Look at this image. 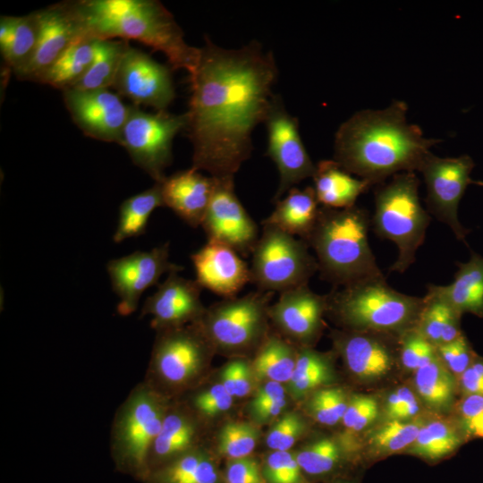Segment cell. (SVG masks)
Returning a JSON list of instances; mask_svg holds the SVG:
<instances>
[{"instance_id": "cell-51", "label": "cell", "mask_w": 483, "mask_h": 483, "mask_svg": "<svg viewBox=\"0 0 483 483\" xmlns=\"http://www.w3.org/2000/svg\"><path fill=\"white\" fill-rule=\"evenodd\" d=\"M461 386L470 394L483 396V363L469 366L461 375Z\"/></svg>"}, {"instance_id": "cell-36", "label": "cell", "mask_w": 483, "mask_h": 483, "mask_svg": "<svg viewBox=\"0 0 483 483\" xmlns=\"http://www.w3.org/2000/svg\"><path fill=\"white\" fill-rule=\"evenodd\" d=\"M460 442V436L453 427L445 421L435 420L420 428L409 452L435 461L450 454Z\"/></svg>"}, {"instance_id": "cell-46", "label": "cell", "mask_w": 483, "mask_h": 483, "mask_svg": "<svg viewBox=\"0 0 483 483\" xmlns=\"http://www.w3.org/2000/svg\"><path fill=\"white\" fill-rule=\"evenodd\" d=\"M436 349L440 359L455 374L462 375L469 367L470 350L464 335H461L455 340L441 344Z\"/></svg>"}, {"instance_id": "cell-32", "label": "cell", "mask_w": 483, "mask_h": 483, "mask_svg": "<svg viewBox=\"0 0 483 483\" xmlns=\"http://www.w3.org/2000/svg\"><path fill=\"white\" fill-rule=\"evenodd\" d=\"M297 354L290 342L267 335L251 364L253 374L260 379L287 384L292 377Z\"/></svg>"}, {"instance_id": "cell-29", "label": "cell", "mask_w": 483, "mask_h": 483, "mask_svg": "<svg viewBox=\"0 0 483 483\" xmlns=\"http://www.w3.org/2000/svg\"><path fill=\"white\" fill-rule=\"evenodd\" d=\"M149 483H218V470L211 456L197 447L149 471Z\"/></svg>"}, {"instance_id": "cell-25", "label": "cell", "mask_w": 483, "mask_h": 483, "mask_svg": "<svg viewBox=\"0 0 483 483\" xmlns=\"http://www.w3.org/2000/svg\"><path fill=\"white\" fill-rule=\"evenodd\" d=\"M275 202L274 211L261 224L275 226L306 242L320 210L314 188L308 186L300 190L293 187L287 191L285 197Z\"/></svg>"}, {"instance_id": "cell-22", "label": "cell", "mask_w": 483, "mask_h": 483, "mask_svg": "<svg viewBox=\"0 0 483 483\" xmlns=\"http://www.w3.org/2000/svg\"><path fill=\"white\" fill-rule=\"evenodd\" d=\"M164 206L191 227L201 226L216 185V178L192 167L165 176L158 182Z\"/></svg>"}, {"instance_id": "cell-55", "label": "cell", "mask_w": 483, "mask_h": 483, "mask_svg": "<svg viewBox=\"0 0 483 483\" xmlns=\"http://www.w3.org/2000/svg\"><path fill=\"white\" fill-rule=\"evenodd\" d=\"M471 183L476 184L478 186L483 187V181H473L472 180Z\"/></svg>"}, {"instance_id": "cell-5", "label": "cell", "mask_w": 483, "mask_h": 483, "mask_svg": "<svg viewBox=\"0 0 483 483\" xmlns=\"http://www.w3.org/2000/svg\"><path fill=\"white\" fill-rule=\"evenodd\" d=\"M419 180L415 172L400 173L375 191L371 224L375 233L393 242L398 250L390 272H405L416 259L431 216L419 197Z\"/></svg>"}, {"instance_id": "cell-43", "label": "cell", "mask_w": 483, "mask_h": 483, "mask_svg": "<svg viewBox=\"0 0 483 483\" xmlns=\"http://www.w3.org/2000/svg\"><path fill=\"white\" fill-rule=\"evenodd\" d=\"M305 424L296 412L283 415L267 435V445L274 451H289L302 435Z\"/></svg>"}, {"instance_id": "cell-47", "label": "cell", "mask_w": 483, "mask_h": 483, "mask_svg": "<svg viewBox=\"0 0 483 483\" xmlns=\"http://www.w3.org/2000/svg\"><path fill=\"white\" fill-rule=\"evenodd\" d=\"M225 478L226 483H263L264 476L257 461L249 456L230 460Z\"/></svg>"}, {"instance_id": "cell-34", "label": "cell", "mask_w": 483, "mask_h": 483, "mask_svg": "<svg viewBox=\"0 0 483 483\" xmlns=\"http://www.w3.org/2000/svg\"><path fill=\"white\" fill-rule=\"evenodd\" d=\"M127 46L128 42L124 40L97 39L90 66L81 79L68 89L97 90L113 87Z\"/></svg>"}, {"instance_id": "cell-50", "label": "cell", "mask_w": 483, "mask_h": 483, "mask_svg": "<svg viewBox=\"0 0 483 483\" xmlns=\"http://www.w3.org/2000/svg\"><path fill=\"white\" fill-rule=\"evenodd\" d=\"M286 399V391L282 384L277 382L267 381L259 387L252 399L250 411V414L261 408L276 402Z\"/></svg>"}, {"instance_id": "cell-20", "label": "cell", "mask_w": 483, "mask_h": 483, "mask_svg": "<svg viewBox=\"0 0 483 483\" xmlns=\"http://www.w3.org/2000/svg\"><path fill=\"white\" fill-rule=\"evenodd\" d=\"M326 309L327 295H319L304 284L281 292L269 307V318L282 335L308 344L319 334Z\"/></svg>"}, {"instance_id": "cell-9", "label": "cell", "mask_w": 483, "mask_h": 483, "mask_svg": "<svg viewBox=\"0 0 483 483\" xmlns=\"http://www.w3.org/2000/svg\"><path fill=\"white\" fill-rule=\"evenodd\" d=\"M274 292H253L224 299L195 322L214 350L243 352L259 348L267 336L269 301Z\"/></svg>"}, {"instance_id": "cell-41", "label": "cell", "mask_w": 483, "mask_h": 483, "mask_svg": "<svg viewBox=\"0 0 483 483\" xmlns=\"http://www.w3.org/2000/svg\"><path fill=\"white\" fill-rule=\"evenodd\" d=\"M348 402L341 388H325L313 394L308 407L318 422L332 426L343 419Z\"/></svg>"}, {"instance_id": "cell-18", "label": "cell", "mask_w": 483, "mask_h": 483, "mask_svg": "<svg viewBox=\"0 0 483 483\" xmlns=\"http://www.w3.org/2000/svg\"><path fill=\"white\" fill-rule=\"evenodd\" d=\"M64 100L74 123L93 139L119 143L131 106L109 89L64 90Z\"/></svg>"}, {"instance_id": "cell-37", "label": "cell", "mask_w": 483, "mask_h": 483, "mask_svg": "<svg viewBox=\"0 0 483 483\" xmlns=\"http://www.w3.org/2000/svg\"><path fill=\"white\" fill-rule=\"evenodd\" d=\"M295 456L302 472L321 476L337 466L341 453L338 445L333 439L322 438L305 446Z\"/></svg>"}, {"instance_id": "cell-13", "label": "cell", "mask_w": 483, "mask_h": 483, "mask_svg": "<svg viewBox=\"0 0 483 483\" xmlns=\"http://www.w3.org/2000/svg\"><path fill=\"white\" fill-rule=\"evenodd\" d=\"M264 123L267 131V155L280 175L274 197L276 201L296 184L312 177L316 165L302 142L297 118L288 113L280 96L274 95Z\"/></svg>"}, {"instance_id": "cell-54", "label": "cell", "mask_w": 483, "mask_h": 483, "mask_svg": "<svg viewBox=\"0 0 483 483\" xmlns=\"http://www.w3.org/2000/svg\"><path fill=\"white\" fill-rule=\"evenodd\" d=\"M286 399L276 402L255 411L251 416L258 422L265 423L275 419L285 408Z\"/></svg>"}, {"instance_id": "cell-16", "label": "cell", "mask_w": 483, "mask_h": 483, "mask_svg": "<svg viewBox=\"0 0 483 483\" xmlns=\"http://www.w3.org/2000/svg\"><path fill=\"white\" fill-rule=\"evenodd\" d=\"M38 34L29 62L15 75L39 82L45 72L77 39L88 35L73 3H62L36 12Z\"/></svg>"}, {"instance_id": "cell-12", "label": "cell", "mask_w": 483, "mask_h": 483, "mask_svg": "<svg viewBox=\"0 0 483 483\" xmlns=\"http://www.w3.org/2000/svg\"><path fill=\"white\" fill-rule=\"evenodd\" d=\"M474 166V161L468 155L440 157L430 152L418 171L426 184L428 212L445 224L456 239L465 243L470 230L460 223L458 207L467 186L471 184L470 175Z\"/></svg>"}, {"instance_id": "cell-40", "label": "cell", "mask_w": 483, "mask_h": 483, "mask_svg": "<svg viewBox=\"0 0 483 483\" xmlns=\"http://www.w3.org/2000/svg\"><path fill=\"white\" fill-rule=\"evenodd\" d=\"M422 426L392 419L380 427L372 436V445L380 453H394L410 447Z\"/></svg>"}, {"instance_id": "cell-33", "label": "cell", "mask_w": 483, "mask_h": 483, "mask_svg": "<svg viewBox=\"0 0 483 483\" xmlns=\"http://www.w3.org/2000/svg\"><path fill=\"white\" fill-rule=\"evenodd\" d=\"M159 207H164V201L158 182L123 200L113 241L118 243L143 234L151 214Z\"/></svg>"}, {"instance_id": "cell-14", "label": "cell", "mask_w": 483, "mask_h": 483, "mask_svg": "<svg viewBox=\"0 0 483 483\" xmlns=\"http://www.w3.org/2000/svg\"><path fill=\"white\" fill-rule=\"evenodd\" d=\"M201 226L208 240L225 244L242 256L251 254L259 238L258 225L239 200L232 177L216 178Z\"/></svg>"}, {"instance_id": "cell-24", "label": "cell", "mask_w": 483, "mask_h": 483, "mask_svg": "<svg viewBox=\"0 0 483 483\" xmlns=\"http://www.w3.org/2000/svg\"><path fill=\"white\" fill-rule=\"evenodd\" d=\"M335 343L347 368L361 379L378 378L391 369L390 349L384 342L363 331L341 335Z\"/></svg>"}, {"instance_id": "cell-39", "label": "cell", "mask_w": 483, "mask_h": 483, "mask_svg": "<svg viewBox=\"0 0 483 483\" xmlns=\"http://www.w3.org/2000/svg\"><path fill=\"white\" fill-rule=\"evenodd\" d=\"M190 392L191 394L183 403L199 418L217 416L228 411L233 401L220 382L200 389L193 388Z\"/></svg>"}, {"instance_id": "cell-23", "label": "cell", "mask_w": 483, "mask_h": 483, "mask_svg": "<svg viewBox=\"0 0 483 483\" xmlns=\"http://www.w3.org/2000/svg\"><path fill=\"white\" fill-rule=\"evenodd\" d=\"M200 428L199 417L183 402L172 400L151 449L149 471L199 447Z\"/></svg>"}, {"instance_id": "cell-30", "label": "cell", "mask_w": 483, "mask_h": 483, "mask_svg": "<svg viewBox=\"0 0 483 483\" xmlns=\"http://www.w3.org/2000/svg\"><path fill=\"white\" fill-rule=\"evenodd\" d=\"M460 313L446 301L428 288L418 318V332L436 348L450 343L462 334L459 329Z\"/></svg>"}, {"instance_id": "cell-26", "label": "cell", "mask_w": 483, "mask_h": 483, "mask_svg": "<svg viewBox=\"0 0 483 483\" xmlns=\"http://www.w3.org/2000/svg\"><path fill=\"white\" fill-rule=\"evenodd\" d=\"M312 178L319 205L328 208L355 206L358 198L371 186L367 181L352 176L334 159L319 161Z\"/></svg>"}, {"instance_id": "cell-17", "label": "cell", "mask_w": 483, "mask_h": 483, "mask_svg": "<svg viewBox=\"0 0 483 483\" xmlns=\"http://www.w3.org/2000/svg\"><path fill=\"white\" fill-rule=\"evenodd\" d=\"M114 88L135 106L166 110L175 97L170 69L129 44L122 57Z\"/></svg>"}, {"instance_id": "cell-38", "label": "cell", "mask_w": 483, "mask_h": 483, "mask_svg": "<svg viewBox=\"0 0 483 483\" xmlns=\"http://www.w3.org/2000/svg\"><path fill=\"white\" fill-rule=\"evenodd\" d=\"M257 429L247 423L225 424L217 436V450L230 460L249 457L258 443Z\"/></svg>"}, {"instance_id": "cell-42", "label": "cell", "mask_w": 483, "mask_h": 483, "mask_svg": "<svg viewBox=\"0 0 483 483\" xmlns=\"http://www.w3.org/2000/svg\"><path fill=\"white\" fill-rule=\"evenodd\" d=\"M263 476L269 483H302V470L295 454L274 451L266 459Z\"/></svg>"}, {"instance_id": "cell-44", "label": "cell", "mask_w": 483, "mask_h": 483, "mask_svg": "<svg viewBox=\"0 0 483 483\" xmlns=\"http://www.w3.org/2000/svg\"><path fill=\"white\" fill-rule=\"evenodd\" d=\"M436 347L431 344L417 329L408 331L402 344L401 357L402 364L409 369H418L429 363L436 356Z\"/></svg>"}, {"instance_id": "cell-2", "label": "cell", "mask_w": 483, "mask_h": 483, "mask_svg": "<svg viewBox=\"0 0 483 483\" xmlns=\"http://www.w3.org/2000/svg\"><path fill=\"white\" fill-rule=\"evenodd\" d=\"M407 110L404 101L394 100L383 109L356 112L335 132L334 160L370 185L419 171L430 148L442 140L426 138L409 123Z\"/></svg>"}, {"instance_id": "cell-6", "label": "cell", "mask_w": 483, "mask_h": 483, "mask_svg": "<svg viewBox=\"0 0 483 483\" xmlns=\"http://www.w3.org/2000/svg\"><path fill=\"white\" fill-rule=\"evenodd\" d=\"M171 401L144 381L129 393L115 412L110 433L112 456L120 469L146 479L151 449Z\"/></svg>"}, {"instance_id": "cell-3", "label": "cell", "mask_w": 483, "mask_h": 483, "mask_svg": "<svg viewBox=\"0 0 483 483\" xmlns=\"http://www.w3.org/2000/svg\"><path fill=\"white\" fill-rule=\"evenodd\" d=\"M86 33L97 39L140 42L162 52L173 69L191 78L201 48L188 45L173 14L156 0H81L73 2Z\"/></svg>"}, {"instance_id": "cell-1", "label": "cell", "mask_w": 483, "mask_h": 483, "mask_svg": "<svg viewBox=\"0 0 483 483\" xmlns=\"http://www.w3.org/2000/svg\"><path fill=\"white\" fill-rule=\"evenodd\" d=\"M200 48L186 112L191 167L212 177L234 178L251 155L253 130L268 113L276 64L255 40L226 49L206 38Z\"/></svg>"}, {"instance_id": "cell-21", "label": "cell", "mask_w": 483, "mask_h": 483, "mask_svg": "<svg viewBox=\"0 0 483 483\" xmlns=\"http://www.w3.org/2000/svg\"><path fill=\"white\" fill-rule=\"evenodd\" d=\"M196 281L202 287L224 297H236L250 283V268L229 246L209 241L191 256Z\"/></svg>"}, {"instance_id": "cell-53", "label": "cell", "mask_w": 483, "mask_h": 483, "mask_svg": "<svg viewBox=\"0 0 483 483\" xmlns=\"http://www.w3.org/2000/svg\"><path fill=\"white\" fill-rule=\"evenodd\" d=\"M414 401H416L415 396L406 387L400 388L391 394L386 403V414L388 418L393 419L402 408Z\"/></svg>"}, {"instance_id": "cell-48", "label": "cell", "mask_w": 483, "mask_h": 483, "mask_svg": "<svg viewBox=\"0 0 483 483\" xmlns=\"http://www.w3.org/2000/svg\"><path fill=\"white\" fill-rule=\"evenodd\" d=\"M466 430L472 436L483 437V396L470 394L460 407Z\"/></svg>"}, {"instance_id": "cell-15", "label": "cell", "mask_w": 483, "mask_h": 483, "mask_svg": "<svg viewBox=\"0 0 483 483\" xmlns=\"http://www.w3.org/2000/svg\"><path fill=\"white\" fill-rule=\"evenodd\" d=\"M169 242H165L148 251L138 250L108 262L112 288L120 298L118 314L129 316L133 313L141 294L157 284L162 275L182 269L169 260Z\"/></svg>"}, {"instance_id": "cell-8", "label": "cell", "mask_w": 483, "mask_h": 483, "mask_svg": "<svg viewBox=\"0 0 483 483\" xmlns=\"http://www.w3.org/2000/svg\"><path fill=\"white\" fill-rule=\"evenodd\" d=\"M157 333L143 381L174 400L199 384L214 348L196 323Z\"/></svg>"}, {"instance_id": "cell-7", "label": "cell", "mask_w": 483, "mask_h": 483, "mask_svg": "<svg viewBox=\"0 0 483 483\" xmlns=\"http://www.w3.org/2000/svg\"><path fill=\"white\" fill-rule=\"evenodd\" d=\"M328 309L354 331H394L418 320L423 298L403 294L385 277L341 287L327 295Z\"/></svg>"}, {"instance_id": "cell-49", "label": "cell", "mask_w": 483, "mask_h": 483, "mask_svg": "<svg viewBox=\"0 0 483 483\" xmlns=\"http://www.w3.org/2000/svg\"><path fill=\"white\" fill-rule=\"evenodd\" d=\"M331 365L328 364L298 379L287 383L290 393L295 397H301L329 383L333 379Z\"/></svg>"}, {"instance_id": "cell-52", "label": "cell", "mask_w": 483, "mask_h": 483, "mask_svg": "<svg viewBox=\"0 0 483 483\" xmlns=\"http://www.w3.org/2000/svg\"><path fill=\"white\" fill-rule=\"evenodd\" d=\"M378 414V406L376 400L366 396L365 401L356 415L352 428L348 430L350 433H358L366 428Z\"/></svg>"}, {"instance_id": "cell-11", "label": "cell", "mask_w": 483, "mask_h": 483, "mask_svg": "<svg viewBox=\"0 0 483 483\" xmlns=\"http://www.w3.org/2000/svg\"><path fill=\"white\" fill-rule=\"evenodd\" d=\"M186 125V113L174 114L163 110L152 114L131 106L119 144L136 165L159 182L172 163L173 140Z\"/></svg>"}, {"instance_id": "cell-45", "label": "cell", "mask_w": 483, "mask_h": 483, "mask_svg": "<svg viewBox=\"0 0 483 483\" xmlns=\"http://www.w3.org/2000/svg\"><path fill=\"white\" fill-rule=\"evenodd\" d=\"M252 369L246 360H234L225 366L220 383L234 397L248 395L252 388Z\"/></svg>"}, {"instance_id": "cell-27", "label": "cell", "mask_w": 483, "mask_h": 483, "mask_svg": "<svg viewBox=\"0 0 483 483\" xmlns=\"http://www.w3.org/2000/svg\"><path fill=\"white\" fill-rule=\"evenodd\" d=\"M458 270L447 285L428 284L432 290L460 314L483 317V257L471 251L469 261L457 262Z\"/></svg>"}, {"instance_id": "cell-28", "label": "cell", "mask_w": 483, "mask_h": 483, "mask_svg": "<svg viewBox=\"0 0 483 483\" xmlns=\"http://www.w3.org/2000/svg\"><path fill=\"white\" fill-rule=\"evenodd\" d=\"M38 34L36 12L24 16H1L0 50L5 64L14 73L30 59Z\"/></svg>"}, {"instance_id": "cell-31", "label": "cell", "mask_w": 483, "mask_h": 483, "mask_svg": "<svg viewBox=\"0 0 483 483\" xmlns=\"http://www.w3.org/2000/svg\"><path fill=\"white\" fill-rule=\"evenodd\" d=\"M97 38L84 35L72 44L50 66L40 80L63 91L77 83L90 66Z\"/></svg>"}, {"instance_id": "cell-10", "label": "cell", "mask_w": 483, "mask_h": 483, "mask_svg": "<svg viewBox=\"0 0 483 483\" xmlns=\"http://www.w3.org/2000/svg\"><path fill=\"white\" fill-rule=\"evenodd\" d=\"M252 251L250 283L258 291L280 293L304 284L318 270L309 244L279 228L262 225Z\"/></svg>"}, {"instance_id": "cell-19", "label": "cell", "mask_w": 483, "mask_h": 483, "mask_svg": "<svg viewBox=\"0 0 483 483\" xmlns=\"http://www.w3.org/2000/svg\"><path fill=\"white\" fill-rule=\"evenodd\" d=\"M202 289L196 280L182 277L178 271L170 272L146 299L141 315L152 317L150 326L157 332L193 324L206 310L200 300Z\"/></svg>"}, {"instance_id": "cell-35", "label": "cell", "mask_w": 483, "mask_h": 483, "mask_svg": "<svg viewBox=\"0 0 483 483\" xmlns=\"http://www.w3.org/2000/svg\"><path fill=\"white\" fill-rule=\"evenodd\" d=\"M415 385L418 393L430 406L443 408L453 395V380L439 357L416 370Z\"/></svg>"}, {"instance_id": "cell-4", "label": "cell", "mask_w": 483, "mask_h": 483, "mask_svg": "<svg viewBox=\"0 0 483 483\" xmlns=\"http://www.w3.org/2000/svg\"><path fill=\"white\" fill-rule=\"evenodd\" d=\"M370 220L366 209L320 207L306 242L316 254L323 278L335 286L385 277L369 242Z\"/></svg>"}]
</instances>
